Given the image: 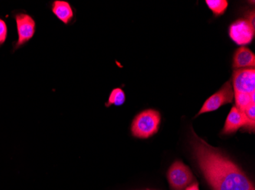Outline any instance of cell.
<instances>
[{
    "mask_svg": "<svg viewBox=\"0 0 255 190\" xmlns=\"http://www.w3.org/2000/svg\"><path fill=\"white\" fill-rule=\"evenodd\" d=\"M192 151L206 182L213 190H255L239 166L220 150L213 148L193 132Z\"/></svg>",
    "mask_w": 255,
    "mask_h": 190,
    "instance_id": "6da1fadb",
    "label": "cell"
},
{
    "mask_svg": "<svg viewBox=\"0 0 255 190\" xmlns=\"http://www.w3.org/2000/svg\"><path fill=\"white\" fill-rule=\"evenodd\" d=\"M160 121L161 117L158 111L152 109L142 111L134 117L131 123V134L137 138H150L158 132Z\"/></svg>",
    "mask_w": 255,
    "mask_h": 190,
    "instance_id": "7a4b0ae2",
    "label": "cell"
},
{
    "mask_svg": "<svg viewBox=\"0 0 255 190\" xmlns=\"http://www.w3.org/2000/svg\"><path fill=\"white\" fill-rule=\"evenodd\" d=\"M167 180L172 190H183L195 182L191 170L182 161H177L167 171Z\"/></svg>",
    "mask_w": 255,
    "mask_h": 190,
    "instance_id": "3957f363",
    "label": "cell"
},
{
    "mask_svg": "<svg viewBox=\"0 0 255 190\" xmlns=\"http://www.w3.org/2000/svg\"><path fill=\"white\" fill-rule=\"evenodd\" d=\"M233 99H234L233 87L232 82L229 81L225 83L221 89H219L217 92L215 93L210 98L206 100L196 117L200 114L217 111L225 104L233 102Z\"/></svg>",
    "mask_w": 255,
    "mask_h": 190,
    "instance_id": "277c9868",
    "label": "cell"
},
{
    "mask_svg": "<svg viewBox=\"0 0 255 190\" xmlns=\"http://www.w3.org/2000/svg\"><path fill=\"white\" fill-rule=\"evenodd\" d=\"M234 94H255V70L236 69L233 73Z\"/></svg>",
    "mask_w": 255,
    "mask_h": 190,
    "instance_id": "5b68a950",
    "label": "cell"
},
{
    "mask_svg": "<svg viewBox=\"0 0 255 190\" xmlns=\"http://www.w3.org/2000/svg\"><path fill=\"white\" fill-rule=\"evenodd\" d=\"M249 130V132L255 131V124L251 122L244 113L242 112L236 106L233 107L226 118V124L223 128V135H230L237 132L240 128Z\"/></svg>",
    "mask_w": 255,
    "mask_h": 190,
    "instance_id": "8992f818",
    "label": "cell"
},
{
    "mask_svg": "<svg viewBox=\"0 0 255 190\" xmlns=\"http://www.w3.org/2000/svg\"><path fill=\"white\" fill-rule=\"evenodd\" d=\"M229 36L238 45H248L253 41L255 28L248 20H237L229 28Z\"/></svg>",
    "mask_w": 255,
    "mask_h": 190,
    "instance_id": "52a82bcc",
    "label": "cell"
},
{
    "mask_svg": "<svg viewBox=\"0 0 255 190\" xmlns=\"http://www.w3.org/2000/svg\"><path fill=\"white\" fill-rule=\"evenodd\" d=\"M18 39L16 47L28 42L34 36L35 32V22L30 15L27 14H18L15 16Z\"/></svg>",
    "mask_w": 255,
    "mask_h": 190,
    "instance_id": "ba28073f",
    "label": "cell"
},
{
    "mask_svg": "<svg viewBox=\"0 0 255 190\" xmlns=\"http://www.w3.org/2000/svg\"><path fill=\"white\" fill-rule=\"evenodd\" d=\"M255 56L248 47H242L236 51L233 57V68L235 69L254 68Z\"/></svg>",
    "mask_w": 255,
    "mask_h": 190,
    "instance_id": "9c48e42d",
    "label": "cell"
},
{
    "mask_svg": "<svg viewBox=\"0 0 255 190\" xmlns=\"http://www.w3.org/2000/svg\"><path fill=\"white\" fill-rule=\"evenodd\" d=\"M53 13L61 20L65 25H67L74 18V11L71 5L65 1H54L52 5Z\"/></svg>",
    "mask_w": 255,
    "mask_h": 190,
    "instance_id": "30bf717a",
    "label": "cell"
},
{
    "mask_svg": "<svg viewBox=\"0 0 255 190\" xmlns=\"http://www.w3.org/2000/svg\"><path fill=\"white\" fill-rule=\"evenodd\" d=\"M206 3L216 16L223 15L229 5L226 0H206Z\"/></svg>",
    "mask_w": 255,
    "mask_h": 190,
    "instance_id": "8fae6325",
    "label": "cell"
},
{
    "mask_svg": "<svg viewBox=\"0 0 255 190\" xmlns=\"http://www.w3.org/2000/svg\"><path fill=\"white\" fill-rule=\"evenodd\" d=\"M125 101H126V94L124 91L121 88H115L110 93L108 102L106 104V106L107 107L112 105L122 106L124 104Z\"/></svg>",
    "mask_w": 255,
    "mask_h": 190,
    "instance_id": "7c38bea8",
    "label": "cell"
},
{
    "mask_svg": "<svg viewBox=\"0 0 255 190\" xmlns=\"http://www.w3.org/2000/svg\"><path fill=\"white\" fill-rule=\"evenodd\" d=\"M7 38V26L3 20L0 19V45H2Z\"/></svg>",
    "mask_w": 255,
    "mask_h": 190,
    "instance_id": "4fadbf2b",
    "label": "cell"
},
{
    "mask_svg": "<svg viewBox=\"0 0 255 190\" xmlns=\"http://www.w3.org/2000/svg\"><path fill=\"white\" fill-rule=\"evenodd\" d=\"M249 22L250 23L251 25L255 28V11H252V14H249Z\"/></svg>",
    "mask_w": 255,
    "mask_h": 190,
    "instance_id": "5bb4252c",
    "label": "cell"
},
{
    "mask_svg": "<svg viewBox=\"0 0 255 190\" xmlns=\"http://www.w3.org/2000/svg\"><path fill=\"white\" fill-rule=\"evenodd\" d=\"M186 190H200L199 189V184L198 183L194 182L191 185L189 186Z\"/></svg>",
    "mask_w": 255,
    "mask_h": 190,
    "instance_id": "9a60e30c",
    "label": "cell"
},
{
    "mask_svg": "<svg viewBox=\"0 0 255 190\" xmlns=\"http://www.w3.org/2000/svg\"></svg>",
    "mask_w": 255,
    "mask_h": 190,
    "instance_id": "2e32d148",
    "label": "cell"
}]
</instances>
